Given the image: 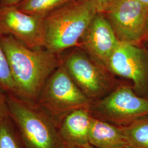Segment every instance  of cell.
<instances>
[{
    "label": "cell",
    "instance_id": "1",
    "mask_svg": "<svg viewBox=\"0 0 148 148\" xmlns=\"http://www.w3.org/2000/svg\"><path fill=\"white\" fill-rule=\"evenodd\" d=\"M16 85V95L36 102L46 81L62 64L58 54L45 48L32 49L10 35H1Z\"/></svg>",
    "mask_w": 148,
    "mask_h": 148
},
{
    "label": "cell",
    "instance_id": "2",
    "mask_svg": "<svg viewBox=\"0 0 148 148\" xmlns=\"http://www.w3.org/2000/svg\"><path fill=\"white\" fill-rule=\"evenodd\" d=\"M98 12L95 0H72L44 18L45 48L58 54L74 47Z\"/></svg>",
    "mask_w": 148,
    "mask_h": 148
},
{
    "label": "cell",
    "instance_id": "3",
    "mask_svg": "<svg viewBox=\"0 0 148 148\" xmlns=\"http://www.w3.org/2000/svg\"><path fill=\"white\" fill-rule=\"evenodd\" d=\"M10 117L27 148H68L58 126L36 102L7 94Z\"/></svg>",
    "mask_w": 148,
    "mask_h": 148
},
{
    "label": "cell",
    "instance_id": "4",
    "mask_svg": "<svg viewBox=\"0 0 148 148\" xmlns=\"http://www.w3.org/2000/svg\"><path fill=\"white\" fill-rule=\"evenodd\" d=\"M92 102L75 83L62 64L48 77L36 103L58 126L69 113L90 108Z\"/></svg>",
    "mask_w": 148,
    "mask_h": 148
},
{
    "label": "cell",
    "instance_id": "5",
    "mask_svg": "<svg viewBox=\"0 0 148 148\" xmlns=\"http://www.w3.org/2000/svg\"><path fill=\"white\" fill-rule=\"evenodd\" d=\"M92 117L123 127L148 116V98L137 95L132 86L119 85L103 98L92 102Z\"/></svg>",
    "mask_w": 148,
    "mask_h": 148
},
{
    "label": "cell",
    "instance_id": "6",
    "mask_svg": "<svg viewBox=\"0 0 148 148\" xmlns=\"http://www.w3.org/2000/svg\"><path fill=\"white\" fill-rule=\"evenodd\" d=\"M98 12L106 16L120 42L137 45L147 36V5L137 0H111Z\"/></svg>",
    "mask_w": 148,
    "mask_h": 148
},
{
    "label": "cell",
    "instance_id": "7",
    "mask_svg": "<svg viewBox=\"0 0 148 148\" xmlns=\"http://www.w3.org/2000/svg\"><path fill=\"white\" fill-rule=\"evenodd\" d=\"M106 66L114 74L130 80L137 95L148 98V55L144 50L119 41Z\"/></svg>",
    "mask_w": 148,
    "mask_h": 148
},
{
    "label": "cell",
    "instance_id": "8",
    "mask_svg": "<svg viewBox=\"0 0 148 148\" xmlns=\"http://www.w3.org/2000/svg\"><path fill=\"white\" fill-rule=\"evenodd\" d=\"M62 61L75 83L93 101L103 98L119 86L82 53H71Z\"/></svg>",
    "mask_w": 148,
    "mask_h": 148
},
{
    "label": "cell",
    "instance_id": "9",
    "mask_svg": "<svg viewBox=\"0 0 148 148\" xmlns=\"http://www.w3.org/2000/svg\"><path fill=\"white\" fill-rule=\"evenodd\" d=\"M0 35L12 36L32 49L45 48L44 18L29 15L16 6L0 7Z\"/></svg>",
    "mask_w": 148,
    "mask_h": 148
},
{
    "label": "cell",
    "instance_id": "10",
    "mask_svg": "<svg viewBox=\"0 0 148 148\" xmlns=\"http://www.w3.org/2000/svg\"><path fill=\"white\" fill-rule=\"evenodd\" d=\"M83 36L85 46L95 57L106 66L120 41L106 16L98 12Z\"/></svg>",
    "mask_w": 148,
    "mask_h": 148
},
{
    "label": "cell",
    "instance_id": "11",
    "mask_svg": "<svg viewBox=\"0 0 148 148\" xmlns=\"http://www.w3.org/2000/svg\"><path fill=\"white\" fill-rule=\"evenodd\" d=\"M89 109H80L73 111L59 122V133L68 148L90 145L88 140L91 118Z\"/></svg>",
    "mask_w": 148,
    "mask_h": 148
},
{
    "label": "cell",
    "instance_id": "12",
    "mask_svg": "<svg viewBox=\"0 0 148 148\" xmlns=\"http://www.w3.org/2000/svg\"><path fill=\"white\" fill-rule=\"evenodd\" d=\"M90 145L97 148H127L120 127L91 116L88 131Z\"/></svg>",
    "mask_w": 148,
    "mask_h": 148
},
{
    "label": "cell",
    "instance_id": "13",
    "mask_svg": "<svg viewBox=\"0 0 148 148\" xmlns=\"http://www.w3.org/2000/svg\"><path fill=\"white\" fill-rule=\"evenodd\" d=\"M120 128L127 148H148V116Z\"/></svg>",
    "mask_w": 148,
    "mask_h": 148
},
{
    "label": "cell",
    "instance_id": "14",
    "mask_svg": "<svg viewBox=\"0 0 148 148\" xmlns=\"http://www.w3.org/2000/svg\"><path fill=\"white\" fill-rule=\"evenodd\" d=\"M71 1L72 0H23L14 6L29 15L45 18Z\"/></svg>",
    "mask_w": 148,
    "mask_h": 148
},
{
    "label": "cell",
    "instance_id": "15",
    "mask_svg": "<svg viewBox=\"0 0 148 148\" xmlns=\"http://www.w3.org/2000/svg\"><path fill=\"white\" fill-rule=\"evenodd\" d=\"M0 89L7 94L16 95V85L11 74L6 54L1 42L0 35Z\"/></svg>",
    "mask_w": 148,
    "mask_h": 148
},
{
    "label": "cell",
    "instance_id": "16",
    "mask_svg": "<svg viewBox=\"0 0 148 148\" xmlns=\"http://www.w3.org/2000/svg\"><path fill=\"white\" fill-rule=\"evenodd\" d=\"M8 119L0 122V148H23Z\"/></svg>",
    "mask_w": 148,
    "mask_h": 148
},
{
    "label": "cell",
    "instance_id": "17",
    "mask_svg": "<svg viewBox=\"0 0 148 148\" xmlns=\"http://www.w3.org/2000/svg\"><path fill=\"white\" fill-rule=\"evenodd\" d=\"M10 117L7 93L0 89V122Z\"/></svg>",
    "mask_w": 148,
    "mask_h": 148
},
{
    "label": "cell",
    "instance_id": "18",
    "mask_svg": "<svg viewBox=\"0 0 148 148\" xmlns=\"http://www.w3.org/2000/svg\"><path fill=\"white\" fill-rule=\"evenodd\" d=\"M23 0H0V7L14 6Z\"/></svg>",
    "mask_w": 148,
    "mask_h": 148
},
{
    "label": "cell",
    "instance_id": "19",
    "mask_svg": "<svg viewBox=\"0 0 148 148\" xmlns=\"http://www.w3.org/2000/svg\"><path fill=\"white\" fill-rule=\"evenodd\" d=\"M111 0H95V3L97 5L98 7V10L99 11V10L101 8V7L106 3L107 2L110 1Z\"/></svg>",
    "mask_w": 148,
    "mask_h": 148
},
{
    "label": "cell",
    "instance_id": "20",
    "mask_svg": "<svg viewBox=\"0 0 148 148\" xmlns=\"http://www.w3.org/2000/svg\"><path fill=\"white\" fill-rule=\"evenodd\" d=\"M137 1L148 5V0H137Z\"/></svg>",
    "mask_w": 148,
    "mask_h": 148
},
{
    "label": "cell",
    "instance_id": "21",
    "mask_svg": "<svg viewBox=\"0 0 148 148\" xmlns=\"http://www.w3.org/2000/svg\"><path fill=\"white\" fill-rule=\"evenodd\" d=\"M97 148L94 147L92 145H88V146H87V147H81V148Z\"/></svg>",
    "mask_w": 148,
    "mask_h": 148
},
{
    "label": "cell",
    "instance_id": "22",
    "mask_svg": "<svg viewBox=\"0 0 148 148\" xmlns=\"http://www.w3.org/2000/svg\"><path fill=\"white\" fill-rule=\"evenodd\" d=\"M147 36H148V23H147Z\"/></svg>",
    "mask_w": 148,
    "mask_h": 148
}]
</instances>
